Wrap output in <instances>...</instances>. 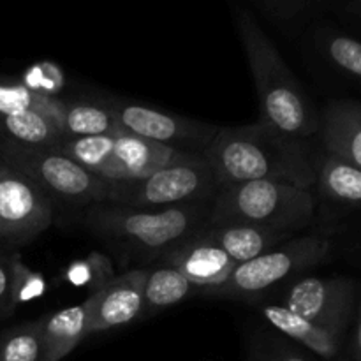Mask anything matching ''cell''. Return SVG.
Returning <instances> with one entry per match:
<instances>
[{
  "label": "cell",
  "instance_id": "27",
  "mask_svg": "<svg viewBox=\"0 0 361 361\" xmlns=\"http://www.w3.org/2000/svg\"><path fill=\"white\" fill-rule=\"evenodd\" d=\"M249 361H310L302 355L289 348L288 344L275 338H259L250 348Z\"/></svg>",
  "mask_w": 361,
  "mask_h": 361
},
{
  "label": "cell",
  "instance_id": "23",
  "mask_svg": "<svg viewBox=\"0 0 361 361\" xmlns=\"http://www.w3.org/2000/svg\"><path fill=\"white\" fill-rule=\"evenodd\" d=\"M63 137L99 136L120 130L111 109L106 102L67 101L62 120Z\"/></svg>",
  "mask_w": 361,
  "mask_h": 361
},
{
  "label": "cell",
  "instance_id": "21",
  "mask_svg": "<svg viewBox=\"0 0 361 361\" xmlns=\"http://www.w3.org/2000/svg\"><path fill=\"white\" fill-rule=\"evenodd\" d=\"M196 291L192 284L176 268L161 264L148 270L143 291V316L148 317L183 302Z\"/></svg>",
  "mask_w": 361,
  "mask_h": 361
},
{
  "label": "cell",
  "instance_id": "5",
  "mask_svg": "<svg viewBox=\"0 0 361 361\" xmlns=\"http://www.w3.org/2000/svg\"><path fill=\"white\" fill-rule=\"evenodd\" d=\"M0 159L37 183L49 197L88 207L109 203L111 183L92 175L56 148L0 140Z\"/></svg>",
  "mask_w": 361,
  "mask_h": 361
},
{
  "label": "cell",
  "instance_id": "10",
  "mask_svg": "<svg viewBox=\"0 0 361 361\" xmlns=\"http://www.w3.org/2000/svg\"><path fill=\"white\" fill-rule=\"evenodd\" d=\"M355 282L344 277H307L293 282L282 307L312 323L345 330L355 303Z\"/></svg>",
  "mask_w": 361,
  "mask_h": 361
},
{
  "label": "cell",
  "instance_id": "8",
  "mask_svg": "<svg viewBox=\"0 0 361 361\" xmlns=\"http://www.w3.org/2000/svg\"><path fill=\"white\" fill-rule=\"evenodd\" d=\"M55 219L53 200L28 176L0 159V240L27 243Z\"/></svg>",
  "mask_w": 361,
  "mask_h": 361
},
{
  "label": "cell",
  "instance_id": "1",
  "mask_svg": "<svg viewBox=\"0 0 361 361\" xmlns=\"http://www.w3.org/2000/svg\"><path fill=\"white\" fill-rule=\"evenodd\" d=\"M204 157L219 189L257 180L310 189L317 178V168L305 147L259 120L243 127H221Z\"/></svg>",
  "mask_w": 361,
  "mask_h": 361
},
{
  "label": "cell",
  "instance_id": "19",
  "mask_svg": "<svg viewBox=\"0 0 361 361\" xmlns=\"http://www.w3.org/2000/svg\"><path fill=\"white\" fill-rule=\"evenodd\" d=\"M62 137V127L44 113L23 111L0 115V140L28 147L56 148Z\"/></svg>",
  "mask_w": 361,
  "mask_h": 361
},
{
  "label": "cell",
  "instance_id": "20",
  "mask_svg": "<svg viewBox=\"0 0 361 361\" xmlns=\"http://www.w3.org/2000/svg\"><path fill=\"white\" fill-rule=\"evenodd\" d=\"M66 102L67 101L51 94L35 90L23 81L0 78V115L39 111L48 115L49 118H53L62 127Z\"/></svg>",
  "mask_w": 361,
  "mask_h": 361
},
{
  "label": "cell",
  "instance_id": "12",
  "mask_svg": "<svg viewBox=\"0 0 361 361\" xmlns=\"http://www.w3.org/2000/svg\"><path fill=\"white\" fill-rule=\"evenodd\" d=\"M161 263L176 268L196 289L217 293L229 281L238 263L197 229L161 256Z\"/></svg>",
  "mask_w": 361,
  "mask_h": 361
},
{
  "label": "cell",
  "instance_id": "15",
  "mask_svg": "<svg viewBox=\"0 0 361 361\" xmlns=\"http://www.w3.org/2000/svg\"><path fill=\"white\" fill-rule=\"evenodd\" d=\"M187 154L189 150L155 143L122 129L115 133V161L122 175L120 183L147 178Z\"/></svg>",
  "mask_w": 361,
  "mask_h": 361
},
{
  "label": "cell",
  "instance_id": "17",
  "mask_svg": "<svg viewBox=\"0 0 361 361\" xmlns=\"http://www.w3.org/2000/svg\"><path fill=\"white\" fill-rule=\"evenodd\" d=\"M41 323L44 361H62L88 337L87 302L48 314Z\"/></svg>",
  "mask_w": 361,
  "mask_h": 361
},
{
  "label": "cell",
  "instance_id": "6",
  "mask_svg": "<svg viewBox=\"0 0 361 361\" xmlns=\"http://www.w3.org/2000/svg\"><path fill=\"white\" fill-rule=\"evenodd\" d=\"M217 192V180L204 154L189 152L147 178L111 183L109 203L136 208H168L212 201Z\"/></svg>",
  "mask_w": 361,
  "mask_h": 361
},
{
  "label": "cell",
  "instance_id": "22",
  "mask_svg": "<svg viewBox=\"0 0 361 361\" xmlns=\"http://www.w3.org/2000/svg\"><path fill=\"white\" fill-rule=\"evenodd\" d=\"M316 183L326 200L361 208V169L334 155H324L317 166Z\"/></svg>",
  "mask_w": 361,
  "mask_h": 361
},
{
  "label": "cell",
  "instance_id": "11",
  "mask_svg": "<svg viewBox=\"0 0 361 361\" xmlns=\"http://www.w3.org/2000/svg\"><path fill=\"white\" fill-rule=\"evenodd\" d=\"M148 270H130L102 282L85 302L88 335L126 326L143 316V291Z\"/></svg>",
  "mask_w": 361,
  "mask_h": 361
},
{
  "label": "cell",
  "instance_id": "18",
  "mask_svg": "<svg viewBox=\"0 0 361 361\" xmlns=\"http://www.w3.org/2000/svg\"><path fill=\"white\" fill-rule=\"evenodd\" d=\"M56 150L108 183H120L122 175L115 161V133L99 136L62 137Z\"/></svg>",
  "mask_w": 361,
  "mask_h": 361
},
{
  "label": "cell",
  "instance_id": "13",
  "mask_svg": "<svg viewBox=\"0 0 361 361\" xmlns=\"http://www.w3.org/2000/svg\"><path fill=\"white\" fill-rule=\"evenodd\" d=\"M319 133L328 155L361 169V104L330 102L319 118Z\"/></svg>",
  "mask_w": 361,
  "mask_h": 361
},
{
  "label": "cell",
  "instance_id": "26",
  "mask_svg": "<svg viewBox=\"0 0 361 361\" xmlns=\"http://www.w3.org/2000/svg\"><path fill=\"white\" fill-rule=\"evenodd\" d=\"M328 60L361 83V42L348 35H330L323 42Z\"/></svg>",
  "mask_w": 361,
  "mask_h": 361
},
{
  "label": "cell",
  "instance_id": "14",
  "mask_svg": "<svg viewBox=\"0 0 361 361\" xmlns=\"http://www.w3.org/2000/svg\"><path fill=\"white\" fill-rule=\"evenodd\" d=\"M200 231L204 238L221 247L238 264L254 259L295 236V233L274 231V229L240 224V222L207 224Z\"/></svg>",
  "mask_w": 361,
  "mask_h": 361
},
{
  "label": "cell",
  "instance_id": "4",
  "mask_svg": "<svg viewBox=\"0 0 361 361\" xmlns=\"http://www.w3.org/2000/svg\"><path fill=\"white\" fill-rule=\"evenodd\" d=\"M316 200L309 189L257 180L219 189L207 224L240 222L274 231L296 233L312 222Z\"/></svg>",
  "mask_w": 361,
  "mask_h": 361
},
{
  "label": "cell",
  "instance_id": "7",
  "mask_svg": "<svg viewBox=\"0 0 361 361\" xmlns=\"http://www.w3.org/2000/svg\"><path fill=\"white\" fill-rule=\"evenodd\" d=\"M331 254L324 236H293L254 259L238 264L229 281L214 295L222 298H256L300 271L323 263Z\"/></svg>",
  "mask_w": 361,
  "mask_h": 361
},
{
  "label": "cell",
  "instance_id": "24",
  "mask_svg": "<svg viewBox=\"0 0 361 361\" xmlns=\"http://www.w3.org/2000/svg\"><path fill=\"white\" fill-rule=\"evenodd\" d=\"M0 361H44L41 319L18 324L0 334Z\"/></svg>",
  "mask_w": 361,
  "mask_h": 361
},
{
  "label": "cell",
  "instance_id": "28",
  "mask_svg": "<svg viewBox=\"0 0 361 361\" xmlns=\"http://www.w3.org/2000/svg\"><path fill=\"white\" fill-rule=\"evenodd\" d=\"M11 267L9 257L0 256V317L11 314Z\"/></svg>",
  "mask_w": 361,
  "mask_h": 361
},
{
  "label": "cell",
  "instance_id": "9",
  "mask_svg": "<svg viewBox=\"0 0 361 361\" xmlns=\"http://www.w3.org/2000/svg\"><path fill=\"white\" fill-rule=\"evenodd\" d=\"M104 102L111 109L120 129L168 147L180 148V145H192V147H204L207 150L221 129L212 123L173 115L126 99H108Z\"/></svg>",
  "mask_w": 361,
  "mask_h": 361
},
{
  "label": "cell",
  "instance_id": "25",
  "mask_svg": "<svg viewBox=\"0 0 361 361\" xmlns=\"http://www.w3.org/2000/svg\"><path fill=\"white\" fill-rule=\"evenodd\" d=\"M11 267V312H14L18 305L27 303L30 300L39 298L44 291V279L39 274L32 271L27 264L21 261L20 254L9 256Z\"/></svg>",
  "mask_w": 361,
  "mask_h": 361
},
{
  "label": "cell",
  "instance_id": "2",
  "mask_svg": "<svg viewBox=\"0 0 361 361\" xmlns=\"http://www.w3.org/2000/svg\"><path fill=\"white\" fill-rule=\"evenodd\" d=\"M236 28L256 85L259 122L298 141L317 133L319 116L267 32L247 11L238 13Z\"/></svg>",
  "mask_w": 361,
  "mask_h": 361
},
{
  "label": "cell",
  "instance_id": "16",
  "mask_svg": "<svg viewBox=\"0 0 361 361\" xmlns=\"http://www.w3.org/2000/svg\"><path fill=\"white\" fill-rule=\"evenodd\" d=\"M259 310L264 319L279 334L298 342V344H302L309 351L316 353L321 358L334 360L341 353L342 338H344L345 331L342 328L312 323V321L288 310L281 303L279 305H263Z\"/></svg>",
  "mask_w": 361,
  "mask_h": 361
},
{
  "label": "cell",
  "instance_id": "29",
  "mask_svg": "<svg viewBox=\"0 0 361 361\" xmlns=\"http://www.w3.org/2000/svg\"><path fill=\"white\" fill-rule=\"evenodd\" d=\"M353 358L356 361H361V309L358 316V324H356L355 338H353Z\"/></svg>",
  "mask_w": 361,
  "mask_h": 361
},
{
  "label": "cell",
  "instance_id": "3",
  "mask_svg": "<svg viewBox=\"0 0 361 361\" xmlns=\"http://www.w3.org/2000/svg\"><path fill=\"white\" fill-rule=\"evenodd\" d=\"M210 203L168 208H136L118 203L90 204L85 224L95 235L126 242L161 257L169 249L207 226Z\"/></svg>",
  "mask_w": 361,
  "mask_h": 361
}]
</instances>
